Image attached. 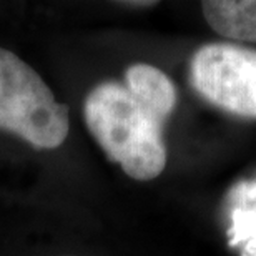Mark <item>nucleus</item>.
I'll return each mask as SVG.
<instances>
[{"label": "nucleus", "instance_id": "nucleus-1", "mask_svg": "<svg viewBox=\"0 0 256 256\" xmlns=\"http://www.w3.org/2000/svg\"><path fill=\"white\" fill-rule=\"evenodd\" d=\"M85 125L112 162L133 180L150 182L166 166L165 118L122 82L95 85L84 102Z\"/></svg>", "mask_w": 256, "mask_h": 256}, {"label": "nucleus", "instance_id": "nucleus-2", "mask_svg": "<svg viewBox=\"0 0 256 256\" xmlns=\"http://www.w3.org/2000/svg\"><path fill=\"white\" fill-rule=\"evenodd\" d=\"M0 130L35 148L54 150L70 132V108L18 55L0 47Z\"/></svg>", "mask_w": 256, "mask_h": 256}, {"label": "nucleus", "instance_id": "nucleus-3", "mask_svg": "<svg viewBox=\"0 0 256 256\" xmlns=\"http://www.w3.org/2000/svg\"><path fill=\"white\" fill-rule=\"evenodd\" d=\"M193 88L232 115L256 118V50L236 44H206L190 62Z\"/></svg>", "mask_w": 256, "mask_h": 256}, {"label": "nucleus", "instance_id": "nucleus-4", "mask_svg": "<svg viewBox=\"0 0 256 256\" xmlns=\"http://www.w3.org/2000/svg\"><path fill=\"white\" fill-rule=\"evenodd\" d=\"M202 12L222 37L256 44V0H206Z\"/></svg>", "mask_w": 256, "mask_h": 256}, {"label": "nucleus", "instance_id": "nucleus-5", "mask_svg": "<svg viewBox=\"0 0 256 256\" xmlns=\"http://www.w3.org/2000/svg\"><path fill=\"white\" fill-rule=\"evenodd\" d=\"M124 84L138 98L168 120L176 106V88L165 72L148 64H133L125 70Z\"/></svg>", "mask_w": 256, "mask_h": 256}, {"label": "nucleus", "instance_id": "nucleus-6", "mask_svg": "<svg viewBox=\"0 0 256 256\" xmlns=\"http://www.w3.org/2000/svg\"><path fill=\"white\" fill-rule=\"evenodd\" d=\"M120 5H128V7H152L156 2H120Z\"/></svg>", "mask_w": 256, "mask_h": 256}]
</instances>
